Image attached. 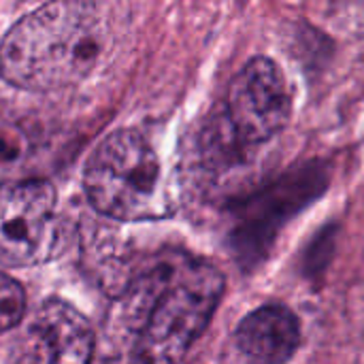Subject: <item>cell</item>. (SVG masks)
<instances>
[{
  "label": "cell",
  "mask_w": 364,
  "mask_h": 364,
  "mask_svg": "<svg viewBox=\"0 0 364 364\" xmlns=\"http://www.w3.org/2000/svg\"><path fill=\"white\" fill-rule=\"evenodd\" d=\"M224 288L215 264L183 252L160 256L119 294L132 356L147 363L183 358L209 326Z\"/></svg>",
  "instance_id": "6da1fadb"
},
{
  "label": "cell",
  "mask_w": 364,
  "mask_h": 364,
  "mask_svg": "<svg viewBox=\"0 0 364 364\" xmlns=\"http://www.w3.org/2000/svg\"><path fill=\"white\" fill-rule=\"evenodd\" d=\"M105 21L92 0H51L0 43V77L19 90L55 92L83 81L102 55Z\"/></svg>",
  "instance_id": "7a4b0ae2"
},
{
  "label": "cell",
  "mask_w": 364,
  "mask_h": 364,
  "mask_svg": "<svg viewBox=\"0 0 364 364\" xmlns=\"http://www.w3.org/2000/svg\"><path fill=\"white\" fill-rule=\"evenodd\" d=\"M90 205L117 222H145L168 213L164 175L149 141L132 130L111 132L83 171Z\"/></svg>",
  "instance_id": "3957f363"
},
{
  "label": "cell",
  "mask_w": 364,
  "mask_h": 364,
  "mask_svg": "<svg viewBox=\"0 0 364 364\" xmlns=\"http://www.w3.org/2000/svg\"><path fill=\"white\" fill-rule=\"evenodd\" d=\"M66 245L58 194L49 181L0 183V264L30 267L53 260Z\"/></svg>",
  "instance_id": "277c9868"
},
{
  "label": "cell",
  "mask_w": 364,
  "mask_h": 364,
  "mask_svg": "<svg viewBox=\"0 0 364 364\" xmlns=\"http://www.w3.org/2000/svg\"><path fill=\"white\" fill-rule=\"evenodd\" d=\"M292 94L284 70L264 55L250 60L232 79L222 113V136L239 149L277 136L290 122Z\"/></svg>",
  "instance_id": "5b68a950"
},
{
  "label": "cell",
  "mask_w": 364,
  "mask_h": 364,
  "mask_svg": "<svg viewBox=\"0 0 364 364\" xmlns=\"http://www.w3.org/2000/svg\"><path fill=\"white\" fill-rule=\"evenodd\" d=\"M328 186V171L309 162L282 175L239 209L235 247L239 260L247 267L258 264L275 243L279 230L316 200Z\"/></svg>",
  "instance_id": "8992f818"
},
{
  "label": "cell",
  "mask_w": 364,
  "mask_h": 364,
  "mask_svg": "<svg viewBox=\"0 0 364 364\" xmlns=\"http://www.w3.org/2000/svg\"><path fill=\"white\" fill-rule=\"evenodd\" d=\"M94 354V331L90 322L62 301L38 307L19 341V360L26 363L83 364Z\"/></svg>",
  "instance_id": "52a82bcc"
},
{
  "label": "cell",
  "mask_w": 364,
  "mask_h": 364,
  "mask_svg": "<svg viewBox=\"0 0 364 364\" xmlns=\"http://www.w3.org/2000/svg\"><path fill=\"white\" fill-rule=\"evenodd\" d=\"M237 348L262 363H284L301 343V322L284 305H264L247 314L235 331Z\"/></svg>",
  "instance_id": "ba28073f"
},
{
  "label": "cell",
  "mask_w": 364,
  "mask_h": 364,
  "mask_svg": "<svg viewBox=\"0 0 364 364\" xmlns=\"http://www.w3.org/2000/svg\"><path fill=\"white\" fill-rule=\"evenodd\" d=\"M26 314V292L23 288L0 273V333L15 328Z\"/></svg>",
  "instance_id": "9c48e42d"
}]
</instances>
